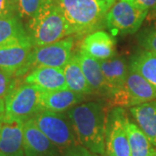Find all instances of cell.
I'll use <instances>...</instances> for the list:
<instances>
[{
	"label": "cell",
	"instance_id": "d6986e66",
	"mask_svg": "<svg viewBox=\"0 0 156 156\" xmlns=\"http://www.w3.org/2000/svg\"><path fill=\"white\" fill-rule=\"evenodd\" d=\"M62 70L68 89L81 95L93 93L83 72L76 54H73L71 58L62 68Z\"/></svg>",
	"mask_w": 156,
	"mask_h": 156
},
{
	"label": "cell",
	"instance_id": "ac0fdd59",
	"mask_svg": "<svg viewBox=\"0 0 156 156\" xmlns=\"http://www.w3.org/2000/svg\"><path fill=\"white\" fill-rule=\"evenodd\" d=\"M137 125L156 147V99L130 108Z\"/></svg>",
	"mask_w": 156,
	"mask_h": 156
},
{
	"label": "cell",
	"instance_id": "7a4b0ae2",
	"mask_svg": "<svg viewBox=\"0 0 156 156\" xmlns=\"http://www.w3.org/2000/svg\"><path fill=\"white\" fill-rule=\"evenodd\" d=\"M72 30L88 35L102 28L105 16L116 0H56Z\"/></svg>",
	"mask_w": 156,
	"mask_h": 156
},
{
	"label": "cell",
	"instance_id": "9a60e30c",
	"mask_svg": "<svg viewBox=\"0 0 156 156\" xmlns=\"http://www.w3.org/2000/svg\"><path fill=\"white\" fill-rule=\"evenodd\" d=\"M84 99V95L70 89L44 91L41 98V110L62 113L76 106Z\"/></svg>",
	"mask_w": 156,
	"mask_h": 156
},
{
	"label": "cell",
	"instance_id": "6da1fadb",
	"mask_svg": "<svg viewBox=\"0 0 156 156\" xmlns=\"http://www.w3.org/2000/svg\"><path fill=\"white\" fill-rule=\"evenodd\" d=\"M81 145L97 155L105 154L107 116L100 102L89 101L73 107L67 113Z\"/></svg>",
	"mask_w": 156,
	"mask_h": 156
},
{
	"label": "cell",
	"instance_id": "44dd1931",
	"mask_svg": "<svg viewBox=\"0 0 156 156\" xmlns=\"http://www.w3.org/2000/svg\"><path fill=\"white\" fill-rule=\"evenodd\" d=\"M129 69L140 74L156 89V54L140 50L132 57Z\"/></svg>",
	"mask_w": 156,
	"mask_h": 156
},
{
	"label": "cell",
	"instance_id": "52a82bcc",
	"mask_svg": "<svg viewBox=\"0 0 156 156\" xmlns=\"http://www.w3.org/2000/svg\"><path fill=\"white\" fill-rule=\"evenodd\" d=\"M156 99V89L138 73L129 69L123 86L109 97L112 108H132Z\"/></svg>",
	"mask_w": 156,
	"mask_h": 156
},
{
	"label": "cell",
	"instance_id": "f1b7e54d",
	"mask_svg": "<svg viewBox=\"0 0 156 156\" xmlns=\"http://www.w3.org/2000/svg\"><path fill=\"white\" fill-rule=\"evenodd\" d=\"M5 113V100H0V115Z\"/></svg>",
	"mask_w": 156,
	"mask_h": 156
},
{
	"label": "cell",
	"instance_id": "2e32d148",
	"mask_svg": "<svg viewBox=\"0 0 156 156\" xmlns=\"http://www.w3.org/2000/svg\"><path fill=\"white\" fill-rule=\"evenodd\" d=\"M100 65L109 98L123 86L129 73V66L124 59L120 57L100 61Z\"/></svg>",
	"mask_w": 156,
	"mask_h": 156
},
{
	"label": "cell",
	"instance_id": "8992f818",
	"mask_svg": "<svg viewBox=\"0 0 156 156\" xmlns=\"http://www.w3.org/2000/svg\"><path fill=\"white\" fill-rule=\"evenodd\" d=\"M147 13V11L135 7L128 0H119L107 12L104 26L113 37L134 34L143 23Z\"/></svg>",
	"mask_w": 156,
	"mask_h": 156
},
{
	"label": "cell",
	"instance_id": "8fae6325",
	"mask_svg": "<svg viewBox=\"0 0 156 156\" xmlns=\"http://www.w3.org/2000/svg\"><path fill=\"white\" fill-rule=\"evenodd\" d=\"M22 120L5 112L0 115V156H27Z\"/></svg>",
	"mask_w": 156,
	"mask_h": 156
},
{
	"label": "cell",
	"instance_id": "7402d4cb",
	"mask_svg": "<svg viewBox=\"0 0 156 156\" xmlns=\"http://www.w3.org/2000/svg\"><path fill=\"white\" fill-rule=\"evenodd\" d=\"M29 36L18 16L0 18V46Z\"/></svg>",
	"mask_w": 156,
	"mask_h": 156
},
{
	"label": "cell",
	"instance_id": "83f0119b",
	"mask_svg": "<svg viewBox=\"0 0 156 156\" xmlns=\"http://www.w3.org/2000/svg\"><path fill=\"white\" fill-rule=\"evenodd\" d=\"M146 19H147L149 22H153V21H156V5L151 9L150 11H148L147 16L146 17Z\"/></svg>",
	"mask_w": 156,
	"mask_h": 156
},
{
	"label": "cell",
	"instance_id": "4316f807",
	"mask_svg": "<svg viewBox=\"0 0 156 156\" xmlns=\"http://www.w3.org/2000/svg\"><path fill=\"white\" fill-rule=\"evenodd\" d=\"M133 5L143 11H149L156 5V0H128Z\"/></svg>",
	"mask_w": 156,
	"mask_h": 156
},
{
	"label": "cell",
	"instance_id": "5b68a950",
	"mask_svg": "<svg viewBox=\"0 0 156 156\" xmlns=\"http://www.w3.org/2000/svg\"><path fill=\"white\" fill-rule=\"evenodd\" d=\"M43 93L35 85L19 82L5 99V112L25 122L41 111Z\"/></svg>",
	"mask_w": 156,
	"mask_h": 156
},
{
	"label": "cell",
	"instance_id": "4fadbf2b",
	"mask_svg": "<svg viewBox=\"0 0 156 156\" xmlns=\"http://www.w3.org/2000/svg\"><path fill=\"white\" fill-rule=\"evenodd\" d=\"M80 49L96 60L104 61L115 55V40L111 34L96 30L86 35Z\"/></svg>",
	"mask_w": 156,
	"mask_h": 156
},
{
	"label": "cell",
	"instance_id": "3957f363",
	"mask_svg": "<svg viewBox=\"0 0 156 156\" xmlns=\"http://www.w3.org/2000/svg\"><path fill=\"white\" fill-rule=\"evenodd\" d=\"M37 128L64 156H95L78 141L68 115L41 110L32 118Z\"/></svg>",
	"mask_w": 156,
	"mask_h": 156
},
{
	"label": "cell",
	"instance_id": "484cf974",
	"mask_svg": "<svg viewBox=\"0 0 156 156\" xmlns=\"http://www.w3.org/2000/svg\"><path fill=\"white\" fill-rule=\"evenodd\" d=\"M141 45L146 50L156 54V28L144 34L141 37Z\"/></svg>",
	"mask_w": 156,
	"mask_h": 156
},
{
	"label": "cell",
	"instance_id": "cb8c5ba5",
	"mask_svg": "<svg viewBox=\"0 0 156 156\" xmlns=\"http://www.w3.org/2000/svg\"><path fill=\"white\" fill-rule=\"evenodd\" d=\"M19 82L20 78L14 74L0 69V100H5Z\"/></svg>",
	"mask_w": 156,
	"mask_h": 156
},
{
	"label": "cell",
	"instance_id": "277c9868",
	"mask_svg": "<svg viewBox=\"0 0 156 156\" xmlns=\"http://www.w3.org/2000/svg\"><path fill=\"white\" fill-rule=\"evenodd\" d=\"M27 32L34 46L50 44L72 36L56 0H45L38 12L29 20Z\"/></svg>",
	"mask_w": 156,
	"mask_h": 156
},
{
	"label": "cell",
	"instance_id": "7c38bea8",
	"mask_svg": "<svg viewBox=\"0 0 156 156\" xmlns=\"http://www.w3.org/2000/svg\"><path fill=\"white\" fill-rule=\"evenodd\" d=\"M23 143L27 156H59L61 154L31 118L23 123Z\"/></svg>",
	"mask_w": 156,
	"mask_h": 156
},
{
	"label": "cell",
	"instance_id": "ba28073f",
	"mask_svg": "<svg viewBox=\"0 0 156 156\" xmlns=\"http://www.w3.org/2000/svg\"><path fill=\"white\" fill-rule=\"evenodd\" d=\"M74 42V37H69L50 44L34 46L25 67L26 74L37 67L62 69L72 56Z\"/></svg>",
	"mask_w": 156,
	"mask_h": 156
},
{
	"label": "cell",
	"instance_id": "30bf717a",
	"mask_svg": "<svg viewBox=\"0 0 156 156\" xmlns=\"http://www.w3.org/2000/svg\"><path fill=\"white\" fill-rule=\"evenodd\" d=\"M34 44L30 36L0 46V69L21 78L26 75L25 67Z\"/></svg>",
	"mask_w": 156,
	"mask_h": 156
},
{
	"label": "cell",
	"instance_id": "e0dca14e",
	"mask_svg": "<svg viewBox=\"0 0 156 156\" xmlns=\"http://www.w3.org/2000/svg\"><path fill=\"white\" fill-rule=\"evenodd\" d=\"M76 54L86 80L93 93L108 97L105 79L101 69L100 61L88 55L81 49Z\"/></svg>",
	"mask_w": 156,
	"mask_h": 156
},
{
	"label": "cell",
	"instance_id": "ffe728a7",
	"mask_svg": "<svg viewBox=\"0 0 156 156\" xmlns=\"http://www.w3.org/2000/svg\"><path fill=\"white\" fill-rule=\"evenodd\" d=\"M130 156H151L155 151L154 147L139 126L132 122L128 117L126 121Z\"/></svg>",
	"mask_w": 156,
	"mask_h": 156
},
{
	"label": "cell",
	"instance_id": "5bb4252c",
	"mask_svg": "<svg viewBox=\"0 0 156 156\" xmlns=\"http://www.w3.org/2000/svg\"><path fill=\"white\" fill-rule=\"evenodd\" d=\"M23 82L35 85L44 91L68 89L63 70L61 68H35L23 76Z\"/></svg>",
	"mask_w": 156,
	"mask_h": 156
},
{
	"label": "cell",
	"instance_id": "d4e9b609",
	"mask_svg": "<svg viewBox=\"0 0 156 156\" xmlns=\"http://www.w3.org/2000/svg\"><path fill=\"white\" fill-rule=\"evenodd\" d=\"M18 16L15 0H0V18Z\"/></svg>",
	"mask_w": 156,
	"mask_h": 156
},
{
	"label": "cell",
	"instance_id": "f546056e",
	"mask_svg": "<svg viewBox=\"0 0 156 156\" xmlns=\"http://www.w3.org/2000/svg\"><path fill=\"white\" fill-rule=\"evenodd\" d=\"M151 156H156V150L154 151V153H153V154H152V155H151Z\"/></svg>",
	"mask_w": 156,
	"mask_h": 156
},
{
	"label": "cell",
	"instance_id": "9c48e42d",
	"mask_svg": "<svg viewBox=\"0 0 156 156\" xmlns=\"http://www.w3.org/2000/svg\"><path fill=\"white\" fill-rule=\"evenodd\" d=\"M127 115L123 108H113L108 113L105 130V153L107 156H130L126 130Z\"/></svg>",
	"mask_w": 156,
	"mask_h": 156
},
{
	"label": "cell",
	"instance_id": "603a6c76",
	"mask_svg": "<svg viewBox=\"0 0 156 156\" xmlns=\"http://www.w3.org/2000/svg\"><path fill=\"white\" fill-rule=\"evenodd\" d=\"M44 1L45 0H15L18 17L30 20L38 12Z\"/></svg>",
	"mask_w": 156,
	"mask_h": 156
}]
</instances>
